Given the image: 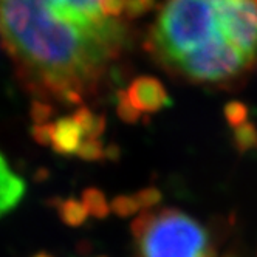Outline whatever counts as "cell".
I'll use <instances>...</instances> for the list:
<instances>
[{
	"mask_svg": "<svg viewBox=\"0 0 257 257\" xmlns=\"http://www.w3.org/2000/svg\"><path fill=\"white\" fill-rule=\"evenodd\" d=\"M0 31L10 50L67 104H81L96 90L125 42L122 22L87 28L39 0H0Z\"/></svg>",
	"mask_w": 257,
	"mask_h": 257,
	"instance_id": "1",
	"label": "cell"
},
{
	"mask_svg": "<svg viewBox=\"0 0 257 257\" xmlns=\"http://www.w3.org/2000/svg\"><path fill=\"white\" fill-rule=\"evenodd\" d=\"M228 2L231 0H164L149 41L157 59L175 71L180 64L208 48L235 47L225 27Z\"/></svg>",
	"mask_w": 257,
	"mask_h": 257,
	"instance_id": "2",
	"label": "cell"
},
{
	"mask_svg": "<svg viewBox=\"0 0 257 257\" xmlns=\"http://www.w3.org/2000/svg\"><path fill=\"white\" fill-rule=\"evenodd\" d=\"M131 231L140 257H217L209 231L175 208L140 212Z\"/></svg>",
	"mask_w": 257,
	"mask_h": 257,
	"instance_id": "3",
	"label": "cell"
},
{
	"mask_svg": "<svg viewBox=\"0 0 257 257\" xmlns=\"http://www.w3.org/2000/svg\"><path fill=\"white\" fill-rule=\"evenodd\" d=\"M118 98L125 101L141 116L143 113H155L171 104L163 84L149 76L135 79L125 91H119Z\"/></svg>",
	"mask_w": 257,
	"mask_h": 257,
	"instance_id": "4",
	"label": "cell"
},
{
	"mask_svg": "<svg viewBox=\"0 0 257 257\" xmlns=\"http://www.w3.org/2000/svg\"><path fill=\"white\" fill-rule=\"evenodd\" d=\"M84 132L81 125L75 121L73 116H65L54 122V134H53V151L59 155H73L76 154L82 144Z\"/></svg>",
	"mask_w": 257,
	"mask_h": 257,
	"instance_id": "5",
	"label": "cell"
},
{
	"mask_svg": "<svg viewBox=\"0 0 257 257\" xmlns=\"http://www.w3.org/2000/svg\"><path fill=\"white\" fill-rule=\"evenodd\" d=\"M25 192V183L8 166L7 160L0 154V217L16 208Z\"/></svg>",
	"mask_w": 257,
	"mask_h": 257,
	"instance_id": "6",
	"label": "cell"
},
{
	"mask_svg": "<svg viewBox=\"0 0 257 257\" xmlns=\"http://www.w3.org/2000/svg\"><path fill=\"white\" fill-rule=\"evenodd\" d=\"M82 203L90 215H93L95 218H107L112 208L107 201L104 192L98 188H87L82 192Z\"/></svg>",
	"mask_w": 257,
	"mask_h": 257,
	"instance_id": "7",
	"label": "cell"
},
{
	"mask_svg": "<svg viewBox=\"0 0 257 257\" xmlns=\"http://www.w3.org/2000/svg\"><path fill=\"white\" fill-rule=\"evenodd\" d=\"M58 212H59V217L62 222L71 228H78V226L84 225V222L87 220V215H88L84 203L82 201H78L76 198L62 200V203L58 208Z\"/></svg>",
	"mask_w": 257,
	"mask_h": 257,
	"instance_id": "8",
	"label": "cell"
},
{
	"mask_svg": "<svg viewBox=\"0 0 257 257\" xmlns=\"http://www.w3.org/2000/svg\"><path fill=\"white\" fill-rule=\"evenodd\" d=\"M234 146L237 152L240 155H245L246 152H251L257 149V128L251 122H245L240 127L234 128Z\"/></svg>",
	"mask_w": 257,
	"mask_h": 257,
	"instance_id": "9",
	"label": "cell"
},
{
	"mask_svg": "<svg viewBox=\"0 0 257 257\" xmlns=\"http://www.w3.org/2000/svg\"><path fill=\"white\" fill-rule=\"evenodd\" d=\"M110 208H112V211L118 217L127 218V217H132V215L138 214L141 209V205L135 195H118L112 200Z\"/></svg>",
	"mask_w": 257,
	"mask_h": 257,
	"instance_id": "10",
	"label": "cell"
},
{
	"mask_svg": "<svg viewBox=\"0 0 257 257\" xmlns=\"http://www.w3.org/2000/svg\"><path fill=\"white\" fill-rule=\"evenodd\" d=\"M78 157L84 161H99L105 158V148L101 140H84L78 151Z\"/></svg>",
	"mask_w": 257,
	"mask_h": 257,
	"instance_id": "11",
	"label": "cell"
},
{
	"mask_svg": "<svg viewBox=\"0 0 257 257\" xmlns=\"http://www.w3.org/2000/svg\"><path fill=\"white\" fill-rule=\"evenodd\" d=\"M137 200L140 201L141 208H144L146 211H151L152 208L158 206L161 201H163V194L158 188L155 186H148V188H143L135 194Z\"/></svg>",
	"mask_w": 257,
	"mask_h": 257,
	"instance_id": "12",
	"label": "cell"
},
{
	"mask_svg": "<svg viewBox=\"0 0 257 257\" xmlns=\"http://www.w3.org/2000/svg\"><path fill=\"white\" fill-rule=\"evenodd\" d=\"M225 116H226L228 124L232 128H237V127H240L242 124H245L246 116H248V110L240 102H231L225 108Z\"/></svg>",
	"mask_w": 257,
	"mask_h": 257,
	"instance_id": "13",
	"label": "cell"
},
{
	"mask_svg": "<svg viewBox=\"0 0 257 257\" xmlns=\"http://www.w3.org/2000/svg\"><path fill=\"white\" fill-rule=\"evenodd\" d=\"M53 134H54V122H45V124H34L31 127V137L34 141L41 146H48L53 143Z\"/></svg>",
	"mask_w": 257,
	"mask_h": 257,
	"instance_id": "14",
	"label": "cell"
},
{
	"mask_svg": "<svg viewBox=\"0 0 257 257\" xmlns=\"http://www.w3.org/2000/svg\"><path fill=\"white\" fill-rule=\"evenodd\" d=\"M53 115V107L44 102L36 101L33 102L31 107V118L34 119L36 124H45L48 121V118Z\"/></svg>",
	"mask_w": 257,
	"mask_h": 257,
	"instance_id": "15",
	"label": "cell"
},
{
	"mask_svg": "<svg viewBox=\"0 0 257 257\" xmlns=\"http://www.w3.org/2000/svg\"><path fill=\"white\" fill-rule=\"evenodd\" d=\"M105 158L110 161H118L121 158V149L118 144H108L105 148Z\"/></svg>",
	"mask_w": 257,
	"mask_h": 257,
	"instance_id": "16",
	"label": "cell"
},
{
	"mask_svg": "<svg viewBox=\"0 0 257 257\" xmlns=\"http://www.w3.org/2000/svg\"><path fill=\"white\" fill-rule=\"evenodd\" d=\"M48 175H50V172L45 169V168H41V169H38L36 171V174H34V180L36 181H45L47 178H48Z\"/></svg>",
	"mask_w": 257,
	"mask_h": 257,
	"instance_id": "17",
	"label": "cell"
},
{
	"mask_svg": "<svg viewBox=\"0 0 257 257\" xmlns=\"http://www.w3.org/2000/svg\"><path fill=\"white\" fill-rule=\"evenodd\" d=\"M222 257H243L240 252H238V249H229V251H226Z\"/></svg>",
	"mask_w": 257,
	"mask_h": 257,
	"instance_id": "18",
	"label": "cell"
},
{
	"mask_svg": "<svg viewBox=\"0 0 257 257\" xmlns=\"http://www.w3.org/2000/svg\"><path fill=\"white\" fill-rule=\"evenodd\" d=\"M34 257H51L50 254H47V252H39V254H36Z\"/></svg>",
	"mask_w": 257,
	"mask_h": 257,
	"instance_id": "19",
	"label": "cell"
},
{
	"mask_svg": "<svg viewBox=\"0 0 257 257\" xmlns=\"http://www.w3.org/2000/svg\"><path fill=\"white\" fill-rule=\"evenodd\" d=\"M99 257H105V255H99Z\"/></svg>",
	"mask_w": 257,
	"mask_h": 257,
	"instance_id": "20",
	"label": "cell"
}]
</instances>
